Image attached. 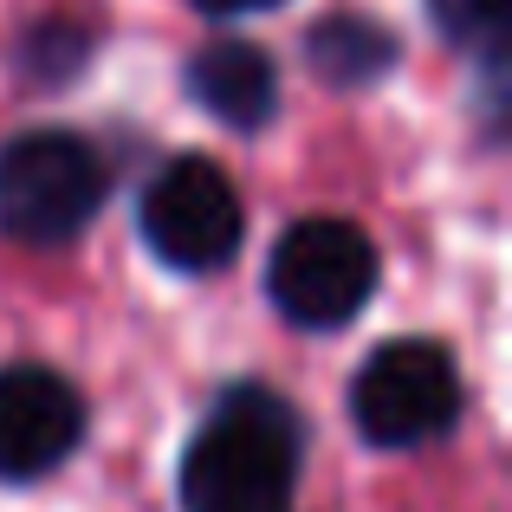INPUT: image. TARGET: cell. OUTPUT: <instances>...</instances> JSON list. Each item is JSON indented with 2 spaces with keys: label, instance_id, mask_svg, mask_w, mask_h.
Segmentation results:
<instances>
[{
  "label": "cell",
  "instance_id": "6da1fadb",
  "mask_svg": "<svg viewBox=\"0 0 512 512\" xmlns=\"http://www.w3.org/2000/svg\"><path fill=\"white\" fill-rule=\"evenodd\" d=\"M299 454L292 402L273 389H227L182 454V512H286Z\"/></svg>",
  "mask_w": 512,
  "mask_h": 512
},
{
  "label": "cell",
  "instance_id": "7a4b0ae2",
  "mask_svg": "<svg viewBox=\"0 0 512 512\" xmlns=\"http://www.w3.org/2000/svg\"><path fill=\"white\" fill-rule=\"evenodd\" d=\"M104 156L72 130H26L0 150V234L26 247H59L85 234L104 208Z\"/></svg>",
  "mask_w": 512,
  "mask_h": 512
},
{
  "label": "cell",
  "instance_id": "3957f363",
  "mask_svg": "<svg viewBox=\"0 0 512 512\" xmlns=\"http://www.w3.org/2000/svg\"><path fill=\"white\" fill-rule=\"evenodd\" d=\"M266 292L305 331L350 325L376 292L370 234L357 221H338V214H312V221L286 227L273 247V266H266Z\"/></svg>",
  "mask_w": 512,
  "mask_h": 512
},
{
  "label": "cell",
  "instance_id": "277c9868",
  "mask_svg": "<svg viewBox=\"0 0 512 512\" xmlns=\"http://www.w3.org/2000/svg\"><path fill=\"white\" fill-rule=\"evenodd\" d=\"M461 415V370L435 338H396L370 350L350 383V422L370 448H422Z\"/></svg>",
  "mask_w": 512,
  "mask_h": 512
},
{
  "label": "cell",
  "instance_id": "5b68a950",
  "mask_svg": "<svg viewBox=\"0 0 512 512\" xmlns=\"http://www.w3.org/2000/svg\"><path fill=\"white\" fill-rule=\"evenodd\" d=\"M247 214L240 195L208 156H175V163L143 188V240L175 273H214L240 253Z\"/></svg>",
  "mask_w": 512,
  "mask_h": 512
},
{
  "label": "cell",
  "instance_id": "8992f818",
  "mask_svg": "<svg viewBox=\"0 0 512 512\" xmlns=\"http://www.w3.org/2000/svg\"><path fill=\"white\" fill-rule=\"evenodd\" d=\"M85 441V396L46 363L0 370V480H39Z\"/></svg>",
  "mask_w": 512,
  "mask_h": 512
},
{
  "label": "cell",
  "instance_id": "52a82bcc",
  "mask_svg": "<svg viewBox=\"0 0 512 512\" xmlns=\"http://www.w3.org/2000/svg\"><path fill=\"white\" fill-rule=\"evenodd\" d=\"M188 98L234 130H260L279 111V72L247 39H214L188 59Z\"/></svg>",
  "mask_w": 512,
  "mask_h": 512
},
{
  "label": "cell",
  "instance_id": "ba28073f",
  "mask_svg": "<svg viewBox=\"0 0 512 512\" xmlns=\"http://www.w3.org/2000/svg\"><path fill=\"white\" fill-rule=\"evenodd\" d=\"M396 59V39L383 33L376 20H357V13H331V20L312 26V65L338 85H357V78L389 72Z\"/></svg>",
  "mask_w": 512,
  "mask_h": 512
},
{
  "label": "cell",
  "instance_id": "9c48e42d",
  "mask_svg": "<svg viewBox=\"0 0 512 512\" xmlns=\"http://www.w3.org/2000/svg\"><path fill=\"white\" fill-rule=\"evenodd\" d=\"M435 26L454 39V46H474L487 59H500L506 46V0H428Z\"/></svg>",
  "mask_w": 512,
  "mask_h": 512
},
{
  "label": "cell",
  "instance_id": "30bf717a",
  "mask_svg": "<svg viewBox=\"0 0 512 512\" xmlns=\"http://www.w3.org/2000/svg\"><path fill=\"white\" fill-rule=\"evenodd\" d=\"M201 13H260V7H279V0H195Z\"/></svg>",
  "mask_w": 512,
  "mask_h": 512
}]
</instances>
